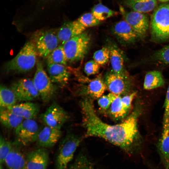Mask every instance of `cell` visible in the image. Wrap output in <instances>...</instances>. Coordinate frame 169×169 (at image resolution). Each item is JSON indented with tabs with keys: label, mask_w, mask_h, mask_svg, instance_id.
Returning <instances> with one entry per match:
<instances>
[{
	"label": "cell",
	"mask_w": 169,
	"mask_h": 169,
	"mask_svg": "<svg viewBox=\"0 0 169 169\" xmlns=\"http://www.w3.org/2000/svg\"><path fill=\"white\" fill-rule=\"evenodd\" d=\"M158 0L160 2H162V3H165V2L169 1V0Z\"/></svg>",
	"instance_id": "f35d334b"
},
{
	"label": "cell",
	"mask_w": 169,
	"mask_h": 169,
	"mask_svg": "<svg viewBox=\"0 0 169 169\" xmlns=\"http://www.w3.org/2000/svg\"><path fill=\"white\" fill-rule=\"evenodd\" d=\"M36 64L33 84L42 101L48 103L55 96L57 88L45 71L41 62L37 60Z\"/></svg>",
	"instance_id": "8992f818"
},
{
	"label": "cell",
	"mask_w": 169,
	"mask_h": 169,
	"mask_svg": "<svg viewBox=\"0 0 169 169\" xmlns=\"http://www.w3.org/2000/svg\"><path fill=\"white\" fill-rule=\"evenodd\" d=\"M164 112L163 116V128L169 126V85L168 88L163 105Z\"/></svg>",
	"instance_id": "8d00e7d4"
},
{
	"label": "cell",
	"mask_w": 169,
	"mask_h": 169,
	"mask_svg": "<svg viewBox=\"0 0 169 169\" xmlns=\"http://www.w3.org/2000/svg\"><path fill=\"white\" fill-rule=\"evenodd\" d=\"M28 169H47L49 162L47 149L38 147L28 152L25 156Z\"/></svg>",
	"instance_id": "4fadbf2b"
},
{
	"label": "cell",
	"mask_w": 169,
	"mask_h": 169,
	"mask_svg": "<svg viewBox=\"0 0 169 169\" xmlns=\"http://www.w3.org/2000/svg\"><path fill=\"white\" fill-rule=\"evenodd\" d=\"M110 56L109 47H104L94 53L93 58L100 65H103L108 62L110 59Z\"/></svg>",
	"instance_id": "d6a6232c"
},
{
	"label": "cell",
	"mask_w": 169,
	"mask_h": 169,
	"mask_svg": "<svg viewBox=\"0 0 169 169\" xmlns=\"http://www.w3.org/2000/svg\"><path fill=\"white\" fill-rule=\"evenodd\" d=\"M40 57L47 58L58 46L57 34L50 30H39L33 34L31 41Z\"/></svg>",
	"instance_id": "52a82bcc"
},
{
	"label": "cell",
	"mask_w": 169,
	"mask_h": 169,
	"mask_svg": "<svg viewBox=\"0 0 169 169\" xmlns=\"http://www.w3.org/2000/svg\"><path fill=\"white\" fill-rule=\"evenodd\" d=\"M24 120L7 109L0 110L1 122L7 128L15 129Z\"/></svg>",
	"instance_id": "484cf974"
},
{
	"label": "cell",
	"mask_w": 169,
	"mask_h": 169,
	"mask_svg": "<svg viewBox=\"0 0 169 169\" xmlns=\"http://www.w3.org/2000/svg\"><path fill=\"white\" fill-rule=\"evenodd\" d=\"M85 29L77 20L64 24L57 33L59 42L63 45L67 41L84 32Z\"/></svg>",
	"instance_id": "2e32d148"
},
{
	"label": "cell",
	"mask_w": 169,
	"mask_h": 169,
	"mask_svg": "<svg viewBox=\"0 0 169 169\" xmlns=\"http://www.w3.org/2000/svg\"><path fill=\"white\" fill-rule=\"evenodd\" d=\"M100 65L94 60L87 62L85 64L84 71L87 76L93 75L99 71Z\"/></svg>",
	"instance_id": "d590c367"
},
{
	"label": "cell",
	"mask_w": 169,
	"mask_h": 169,
	"mask_svg": "<svg viewBox=\"0 0 169 169\" xmlns=\"http://www.w3.org/2000/svg\"><path fill=\"white\" fill-rule=\"evenodd\" d=\"M120 11L125 20L132 27L139 38H144L150 26L149 19L147 15L134 11L125 12L121 7H120Z\"/></svg>",
	"instance_id": "9c48e42d"
},
{
	"label": "cell",
	"mask_w": 169,
	"mask_h": 169,
	"mask_svg": "<svg viewBox=\"0 0 169 169\" xmlns=\"http://www.w3.org/2000/svg\"><path fill=\"white\" fill-rule=\"evenodd\" d=\"M0 169H3V165H0Z\"/></svg>",
	"instance_id": "ab89813d"
},
{
	"label": "cell",
	"mask_w": 169,
	"mask_h": 169,
	"mask_svg": "<svg viewBox=\"0 0 169 169\" xmlns=\"http://www.w3.org/2000/svg\"><path fill=\"white\" fill-rule=\"evenodd\" d=\"M165 81L161 73L157 70L147 72L145 76L143 87L149 90L161 87L164 85Z\"/></svg>",
	"instance_id": "cb8c5ba5"
},
{
	"label": "cell",
	"mask_w": 169,
	"mask_h": 169,
	"mask_svg": "<svg viewBox=\"0 0 169 169\" xmlns=\"http://www.w3.org/2000/svg\"><path fill=\"white\" fill-rule=\"evenodd\" d=\"M109 47L112 71L119 74L127 73L124 69L125 58L122 52L115 45H111Z\"/></svg>",
	"instance_id": "ffe728a7"
},
{
	"label": "cell",
	"mask_w": 169,
	"mask_h": 169,
	"mask_svg": "<svg viewBox=\"0 0 169 169\" xmlns=\"http://www.w3.org/2000/svg\"><path fill=\"white\" fill-rule=\"evenodd\" d=\"M40 130L33 119L24 120L15 129L16 143L26 146L36 142Z\"/></svg>",
	"instance_id": "ba28073f"
},
{
	"label": "cell",
	"mask_w": 169,
	"mask_h": 169,
	"mask_svg": "<svg viewBox=\"0 0 169 169\" xmlns=\"http://www.w3.org/2000/svg\"><path fill=\"white\" fill-rule=\"evenodd\" d=\"M83 125L86 137H97L104 139L130 155L139 152L141 145L138 133V118L141 112L138 105L121 123L110 125L102 121L96 114L92 100L86 98L80 103Z\"/></svg>",
	"instance_id": "6da1fadb"
},
{
	"label": "cell",
	"mask_w": 169,
	"mask_h": 169,
	"mask_svg": "<svg viewBox=\"0 0 169 169\" xmlns=\"http://www.w3.org/2000/svg\"><path fill=\"white\" fill-rule=\"evenodd\" d=\"M118 95L110 93L98 98V105L101 110H105L109 109L111 104Z\"/></svg>",
	"instance_id": "e575fe53"
},
{
	"label": "cell",
	"mask_w": 169,
	"mask_h": 169,
	"mask_svg": "<svg viewBox=\"0 0 169 169\" xmlns=\"http://www.w3.org/2000/svg\"><path fill=\"white\" fill-rule=\"evenodd\" d=\"M113 32L121 42L125 44H133L139 38L132 27L125 20L116 23L113 27Z\"/></svg>",
	"instance_id": "9a60e30c"
},
{
	"label": "cell",
	"mask_w": 169,
	"mask_h": 169,
	"mask_svg": "<svg viewBox=\"0 0 169 169\" xmlns=\"http://www.w3.org/2000/svg\"><path fill=\"white\" fill-rule=\"evenodd\" d=\"M47 58L48 64H67V61L62 45L58 46Z\"/></svg>",
	"instance_id": "f546056e"
},
{
	"label": "cell",
	"mask_w": 169,
	"mask_h": 169,
	"mask_svg": "<svg viewBox=\"0 0 169 169\" xmlns=\"http://www.w3.org/2000/svg\"><path fill=\"white\" fill-rule=\"evenodd\" d=\"M81 141L77 136L68 133L61 141L55 161V169H66L73 159Z\"/></svg>",
	"instance_id": "5b68a950"
},
{
	"label": "cell",
	"mask_w": 169,
	"mask_h": 169,
	"mask_svg": "<svg viewBox=\"0 0 169 169\" xmlns=\"http://www.w3.org/2000/svg\"><path fill=\"white\" fill-rule=\"evenodd\" d=\"M8 169H28L24 156L18 146L13 144L12 149L4 162Z\"/></svg>",
	"instance_id": "d6986e66"
},
{
	"label": "cell",
	"mask_w": 169,
	"mask_h": 169,
	"mask_svg": "<svg viewBox=\"0 0 169 169\" xmlns=\"http://www.w3.org/2000/svg\"><path fill=\"white\" fill-rule=\"evenodd\" d=\"M141 62L142 64L169 65V44L155 51Z\"/></svg>",
	"instance_id": "d4e9b609"
},
{
	"label": "cell",
	"mask_w": 169,
	"mask_h": 169,
	"mask_svg": "<svg viewBox=\"0 0 169 169\" xmlns=\"http://www.w3.org/2000/svg\"><path fill=\"white\" fill-rule=\"evenodd\" d=\"M121 97L118 95L109 108V113L114 119L118 120L123 118L128 112L124 107L121 101Z\"/></svg>",
	"instance_id": "83f0119b"
},
{
	"label": "cell",
	"mask_w": 169,
	"mask_h": 169,
	"mask_svg": "<svg viewBox=\"0 0 169 169\" xmlns=\"http://www.w3.org/2000/svg\"><path fill=\"white\" fill-rule=\"evenodd\" d=\"M124 3L133 11L144 13L155 9L157 0H124Z\"/></svg>",
	"instance_id": "603a6c76"
},
{
	"label": "cell",
	"mask_w": 169,
	"mask_h": 169,
	"mask_svg": "<svg viewBox=\"0 0 169 169\" xmlns=\"http://www.w3.org/2000/svg\"><path fill=\"white\" fill-rule=\"evenodd\" d=\"M90 41V34L84 31L65 42L62 45L67 61L83 59L88 52Z\"/></svg>",
	"instance_id": "277c9868"
},
{
	"label": "cell",
	"mask_w": 169,
	"mask_h": 169,
	"mask_svg": "<svg viewBox=\"0 0 169 169\" xmlns=\"http://www.w3.org/2000/svg\"><path fill=\"white\" fill-rule=\"evenodd\" d=\"M11 89L20 101L30 102L40 96L33 79L30 78L22 79L15 82L12 84Z\"/></svg>",
	"instance_id": "7c38bea8"
},
{
	"label": "cell",
	"mask_w": 169,
	"mask_h": 169,
	"mask_svg": "<svg viewBox=\"0 0 169 169\" xmlns=\"http://www.w3.org/2000/svg\"><path fill=\"white\" fill-rule=\"evenodd\" d=\"M77 20L85 28L96 26L100 23L91 13H84Z\"/></svg>",
	"instance_id": "836d02e7"
},
{
	"label": "cell",
	"mask_w": 169,
	"mask_h": 169,
	"mask_svg": "<svg viewBox=\"0 0 169 169\" xmlns=\"http://www.w3.org/2000/svg\"><path fill=\"white\" fill-rule=\"evenodd\" d=\"M88 84L84 89V92L90 97L99 98L107 89L104 80L100 75L92 79H87Z\"/></svg>",
	"instance_id": "7402d4cb"
},
{
	"label": "cell",
	"mask_w": 169,
	"mask_h": 169,
	"mask_svg": "<svg viewBox=\"0 0 169 169\" xmlns=\"http://www.w3.org/2000/svg\"><path fill=\"white\" fill-rule=\"evenodd\" d=\"M24 120L33 119L39 110L38 105L31 102H25L7 108Z\"/></svg>",
	"instance_id": "e0dca14e"
},
{
	"label": "cell",
	"mask_w": 169,
	"mask_h": 169,
	"mask_svg": "<svg viewBox=\"0 0 169 169\" xmlns=\"http://www.w3.org/2000/svg\"><path fill=\"white\" fill-rule=\"evenodd\" d=\"M105 81L107 89L110 93L117 95L126 94L131 87V80L128 73L119 74L112 71L106 74Z\"/></svg>",
	"instance_id": "8fae6325"
},
{
	"label": "cell",
	"mask_w": 169,
	"mask_h": 169,
	"mask_svg": "<svg viewBox=\"0 0 169 169\" xmlns=\"http://www.w3.org/2000/svg\"><path fill=\"white\" fill-rule=\"evenodd\" d=\"M91 13L97 20L103 21L117 14V13L110 9L101 3L95 5L92 8Z\"/></svg>",
	"instance_id": "f1b7e54d"
},
{
	"label": "cell",
	"mask_w": 169,
	"mask_h": 169,
	"mask_svg": "<svg viewBox=\"0 0 169 169\" xmlns=\"http://www.w3.org/2000/svg\"><path fill=\"white\" fill-rule=\"evenodd\" d=\"M17 99L11 89L3 85L0 88V110L7 109L16 104Z\"/></svg>",
	"instance_id": "4316f807"
},
{
	"label": "cell",
	"mask_w": 169,
	"mask_h": 169,
	"mask_svg": "<svg viewBox=\"0 0 169 169\" xmlns=\"http://www.w3.org/2000/svg\"><path fill=\"white\" fill-rule=\"evenodd\" d=\"M161 160L165 169H169V126L163 131L157 146Z\"/></svg>",
	"instance_id": "44dd1931"
},
{
	"label": "cell",
	"mask_w": 169,
	"mask_h": 169,
	"mask_svg": "<svg viewBox=\"0 0 169 169\" xmlns=\"http://www.w3.org/2000/svg\"><path fill=\"white\" fill-rule=\"evenodd\" d=\"M69 169H94L92 163L85 155L80 154L76 158Z\"/></svg>",
	"instance_id": "4dcf8cb0"
},
{
	"label": "cell",
	"mask_w": 169,
	"mask_h": 169,
	"mask_svg": "<svg viewBox=\"0 0 169 169\" xmlns=\"http://www.w3.org/2000/svg\"><path fill=\"white\" fill-rule=\"evenodd\" d=\"M68 118L67 113L55 102L41 115V119L46 126L59 129H61Z\"/></svg>",
	"instance_id": "30bf717a"
},
{
	"label": "cell",
	"mask_w": 169,
	"mask_h": 169,
	"mask_svg": "<svg viewBox=\"0 0 169 169\" xmlns=\"http://www.w3.org/2000/svg\"><path fill=\"white\" fill-rule=\"evenodd\" d=\"M137 94V91L133 92L130 94L126 95L121 97V101L125 110L129 112L131 108L133 100Z\"/></svg>",
	"instance_id": "74e56055"
},
{
	"label": "cell",
	"mask_w": 169,
	"mask_h": 169,
	"mask_svg": "<svg viewBox=\"0 0 169 169\" xmlns=\"http://www.w3.org/2000/svg\"><path fill=\"white\" fill-rule=\"evenodd\" d=\"M61 129L46 125L40 129L36 141L38 147L46 149L54 147L62 136Z\"/></svg>",
	"instance_id": "5bb4252c"
},
{
	"label": "cell",
	"mask_w": 169,
	"mask_h": 169,
	"mask_svg": "<svg viewBox=\"0 0 169 169\" xmlns=\"http://www.w3.org/2000/svg\"><path fill=\"white\" fill-rule=\"evenodd\" d=\"M65 66L58 64H48L49 76L54 84L63 86L68 83L69 73Z\"/></svg>",
	"instance_id": "ac0fdd59"
},
{
	"label": "cell",
	"mask_w": 169,
	"mask_h": 169,
	"mask_svg": "<svg viewBox=\"0 0 169 169\" xmlns=\"http://www.w3.org/2000/svg\"><path fill=\"white\" fill-rule=\"evenodd\" d=\"M150 26L152 41H169V3L161 4L154 10Z\"/></svg>",
	"instance_id": "7a4b0ae2"
},
{
	"label": "cell",
	"mask_w": 169,
	"mask_h": 169,
	"mask_svg": "<svg viewBox=\"0 0 169 169\" xmlns=\"http://www.w3.org/2000/svg\"><path fill=\"white\" fill-rule=\"evenodd\" d=\"M13 144L3 136L0 138V165L4 164L5 160L10 152Z\"/></svg>",
	"instance_id": "1f68e13d"
},
{
	"label": "cell",
	"mask_w": 169,
	"mask_h": 169,
	"mask_svg": "<svg viewBox=\"0 0 169 169\" xmlns=\"http://www.w3.org/2000/svg\"><path fill=\"white\" fill-rule=\"evenodd\" d=\"M38 53L33 43L26 42L17 55L4 66L7 72L24 73L31 70L36 64Z\"/></svg>",
	"instance_id": "3957f363"
}]
</instances>
